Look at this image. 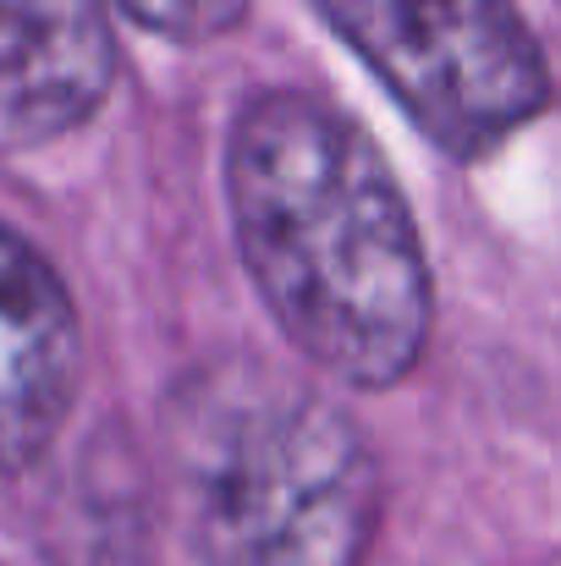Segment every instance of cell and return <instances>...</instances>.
I'll return each instance as SVG.
<instances>
[{
	"instance_id": "6da1fadb",
	"label": "cell",
	"mask_w": 561,
	"mask_h": 566,
	"mask_svg": "<svg viewBox=\"0 0 561 566\" xmlns=\"http://www.w3.org/2000/svg\"><path fill=\"white\" fill-rule=\"evenodd\" d=\"M242 264L292 347L359 390L413 375L429 342V264L374 138L336 105L264 88L226 138Z\"/></svg>"
},
{
	"instance_id": "7a4b0ae2",
	"label": "cell",
	"mask_w": 561,
	"mask_h": 566,
	"mask_svg": "<svg viewBox=\"0 0 561 566\" xmlns=\"http://www.w3.org/2000/svg\"><path fill=\"white\" fill-rule=\"evenodd\" d=\"M166 440L204 566H364L385 484L364 429L320 385L220 358L177 385Z\"/></svg>"
},
{
	"instance_id": "3957f363",
	"label": "cell",
	"mask_w": 561,
	"mask_h": 566,
	"mask_svg": "<svg viewBox=\"0 0 561 566\" xmlns=\"http://www.w3.org/2000/svg\"><path fill=\"white\" fill-rule=\"evenodd\" d=\"M342 44L451 160H485L551 105V66L512 0H314Z\"/></svg>"
},
{
	"instance_id": "277c9868",
	"label": "cell",
	"mask_w": 561,
	"mask_h": 566,
	"mask_svg": "<svg viewBox=\"0 0 561 566\" xmlns=\"http://www.w3.org/2000/svg\"><path fill=\"white\" fill-rule=\"evenodd\" d=\"M116 83L105 0H0V149L83 127Z\"/></svg>"
},
{
	"instance_id": "5b68a950",
	"label": "cell",
	"mask_w": 561,
	"mask_h": 566,
	"mask_svg": "<svg viewBox=\"0 0 561 566\" xmlns=\"http://www.w3.org/2000/svg\"><path fill=\"white\" fill-rule=\"evenodd\" d=\"M83 379V331L61 275L0 226V473H22L61 434Z\"/></svg>"
},
{
	"instance_id": "8992f818",
	"label": "cell",
	"mask_w": 561,
	"mask_h": 566,
	"mask_svg": "<svg viewBox=\"0 0 561 566\" xmlns=\"http://www.w3.org/2000/svg\"><path fill=\"white\" fill-rule=\"evenodd\" d=\"M149 33H166V39H220L231 33L242 17H248V0H122Z\"/></svg>"
}]
</instances>
